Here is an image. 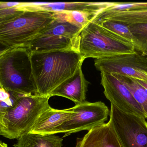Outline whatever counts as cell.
<instances>
[{"mask_svg": "<svg viewBox=\"0 0 147 147\" xmlns=\"http://www.w3.org/2000/svg\"><path fill=\"white\" fill-rule=\"evenodd\" d=\"M29 54L38 96L51 98L53 91L72 77L85 59L74 50Z\"/></svg>", "mask_w": 147, "mask_h": 147, "instance_id": "6da1fadb", "label": "cell"}, {"mask_svg": "<svg viewBox=\"0 0 147 147\" xmlns=\"http://www.w3.org/2000/svg\"><path fill=\"white\" fill-rule=\"evenodd\" d=\"M79 38V51L85 59H98L136 52L133 43L91 21L82 28Z\"/></svg>", "mask_w": 147, "mask_h": 147, "instance_id": "7a4b0ae2", "label": "cell"}, {"mask_svg": "<svg viewBox=\"0 0 147 147\" xmlns=\"http://www.w3.org/2000/svg\"><path fill=\"white\" fill-rule=\"evenodd\" d=\"M54 19L53 13L25 11L20 17L0 28V44L8 48L28 49Z\"/></svg>", "mask_w": 147, "mask_h": 147, "instance_id": "3957f363", "label": "cell"}, {"mask_svg": "<svg viewBox=\"0 0 147 147\" xmlns=\"http://www.w3.org/2000/svg\"><path fill=\"white\" fill-rule=\"evenodd\" d=\"M50 98L32 95L21 96L3 117L4 137L17 140L29 133L40 115L51 107Z\"/></svg>", "mask_w": 147, "mask_h": 147, "instance_id": "277c9868", "label": "cell"}, {"mask_svg": "<svg viewBox=\"0 0 147 147\" xmlns=\"http://www.w3.org/2000/svg\"><path fill=\"white\" fill-rule=\"evenodd\" d=\"M18 48H12L0 57V81L3 88L9 92L36 96L29 52L18 66L15 59Z\"/></svg>", "mask_w": 147, "mask_h": 147, "instance_id": "5b68a950", "label": "cell"}, {"mask_svg": "<svg viewBox=\"0 0 147 147\" xmlns=\"http://www.w3.org/2000/svg\"><path fill=\"white\" fill-rule=\"evenodd\" d=\"M110 120L123 147H147L146 119L124 113L111 104Z\"/></svg>", "mask_w": 147, "mask_h": 147, "instance_id": "8992f818", "label": "cell"}, {"mask_svg": "<svg viewBox=\"0 0 147 147\" xmlns=\"http://www.w3.org/2000/svg\"><path fill=\"white\" fill-rule=\"evenodd\" d=\"M101 72L124 75L147 83V55L136 51L131 54L95 59Z\"/></svg>", "mask_w": 147, "mask_h": 147, "instance_id": "52a82bcc", "label": "cell"}, {"mask_svg": "<svg viewBox=\"0 0 147 147\" xmlns=\"http://www.w3.org/2000/svg\"><path fill=\"white\" fill-rule=\"evenodd\" d=\"M74 113L63 125L61 133L64 137L83 130H89L105 123L108 120L110 111L101 102H84L73 107Z\"/></svg>", "mask_w": 147, "mask_h": 147, "instance_id": "ba28073f", "label": "cell"}, {"mask_svg": "<svg viewBox=\"0 0 147 147\" xmlns=\"http://www.w3.org/2000/svg\"><path fill=\"white\" fill-rule=\"evenodd\" d=\"M101 76L104 93L111 104L124 113L145 118L142 108L116 74L101 72Z\"/></svg>", "mask_w": 147, "mask_h": 147, "instance_id": "9c48e42d", "label": "cell"}, {"mask_svg": "<svg viewBox=\"0 0 147 147\" xmlns=\"http://www.w3.org/2000/svg\"><path fill=\"white\" fill-rule=\"evenodd\" d=\"M113 4V2L21 3L18 6L22 11H41L55 13L78 11L95 16Z\"/></svg>", "mask_w": 147, "mask_h": 147, "instance_id": "30bf717a", "label": "cell"}, {"mask_svg": "<svg viewBox=\"0 0 147 147\" xmlns=\"http://www.w3.org/2000/svg\"><path fill=\"white\" fill-rule=\"evenodd\" d=\"M75 147H123L111 121L88 131L83 138H77Z\"/></svg>", "mask_w": 147, "mask_h": 147, "instance_id": "8fae6325", "label": "cell"}, {"mask_svg": "<svg viewBox=\"0 0 147 147\" xmlns=\"http://www.w3.org/2000/svg\"><path fill=\"white\" fill-rule=\"evenodd\" d=\"M73 113V108L58 110L50 107L40 115L29 133L42 135L61 133L62 127Z\"/></svg>", "mask_w": 147, "mask_h": 147, "instance_id": "7c38bea8", "label": "cell"}, {"mask_svg": "<svg viewBox=\"0 0 147 147\" xmlns=\"http://www.w3.org/2000/svg\"><path fill=\"white\" fill-rule=\"evenodd\" d=\"M90 83L86 80L82 72V66L71 77L57 87L51 93L54 96L63 97L70 99L76 104L84 102Z\"/></svg>", "mask_w": 147, "mask_h": 147, "instance_id": "4fadbf2b", "label": "cell"}, {"mask_svg": "<svg viewBox=\"0 0 147 147\" xmlns=\"http://www.w3.org/2000/svg\"><path fill=\"white\" fill-rule=\"evenodd\" d=\"M79 38L72 39L57 35L40 36L31 43L27 49L30 53L69 50L79 51Z\"/></svg>", "mask_w": 147, "mask_h": 147, "instance_id": "5bb4252c", "label": "cell"}, {"mask_svg": "<svg viewBox=\"0 0 147 147\" xmlns=\"http://www.w3.org/2000/svg\"><path fill=\"white\" fill-rule=\"evenodd\" d=\"M105 20L115 21L127 25L147 24V9L120 12L102 11L93 16L91 21L98 23Z\"/></svg>", "mask_w": 147, "mask_h": 147, "instance_id": "9a60e30c", "label": "cell"}, {"mask_svg": "<svg viewBox=\"0 0 147 147\" xmlns=\"http://www.w3.org/2000/svg\"><path fill=\"white\" fill-rule=\"evenodd\" d=\"M63 139L55 135L24 134L17 139L14 147H62Z\"/></svg>", "mask_w": 147, "mask_h": 147, "instance_id": "2e32d148", "label": "cell"}, {"mask_svg": "<svg viewBox=\"0 0 147 147\" xmlns=\"http://www.w3.org/2000/svg\"><path fill=\"white\" fill-rule=\"evenodd\" d=\"M82 29L69 22L55 19L38 37L43 35H57L77 39L79 38Z\"/></svg>", "mask_w": 147, "mask_h": 147, "instance_id": "e0dca14e", "label": "cell"}, {"mask_svg": "<svg viewBox=\"0 0 147 147\" xmlns=\"http://www.w3.org/2000/svg\"><path fill=\"white\" fill-rule=\"evenodd\" d=\"M133 95L136 102L142 108L145 118L147 119V91L138 83L137 80L130 77L115 74Z\"/></svg>", "mask_w": 147, "mask_h": 147, "instance_id": "ac0fdd59", "label": "cell"}, {"mask_svg": "<svg viewBox=\"0 0 147 147\" xmlns=\"http://www.w3.org/2000/svg\"><path fill=\"white\" fill-rule=\"evenodd\" d=\"M55 19L69 22L80 28L86 26L93 17L90 14L78 11L53 13Z\"/></svg>", "mask_w": 147, "mask_h": 147, "instance_id": "d6986e66", "label": "cell"}, {"mask_svg": "<svg viewBox=\"0 0 147 147\" xmlns=\"http://www.w3.org/2000/svg\"><path fill=\"white\" fill-rule=\"evenodd\" d=\"M20 2H0V28L21 16L25 11L17 6Z\"/></svg>", "mask_w": 147, "mask_h": 147, "instance_id": "ffe728a7", "label": "cell"}, {"mask_svg": "<svg viewBox=\"0 0 147 147\" xmlns=\"http://www.w3.org/2000/svg\"><path fill=\"white\" fill-rule=\"evenodd\" d=\"M98 24L134 44V35L130 31L129 25L110 20H105Z\"/></svg>", "mask_w": 147, "mask_h": 147, "instance_id": "44dd1931", "label": "cell"}, {"mask_svg": "<svg viewBox=\"0 0 147 147\" xmlns=\"http://www.w3.org/2000/svg\"><path fill=\"white\" fill-rule=\"evenodd\" d=\"M134 37V45L136 51L147 43V24L129 25Z\"/></svg>", "mask_w": 147, "mask_h": 147, "instance_id": "7402d4cb", "label": "cell"}, {"mask_svg": "<svg viewBox=\"0 0 147 147\" xmlns=\"http://www.w3.org/2000/svg\"><path fill=\"white\" fill-rule=\"evenodd\" d=\"M147 9V2H113L111 6L102 11L106 12H120Z\"/></svg>", "mask_w": 147, "mask_h": 147, "instance_id": "603a6c76", "label": "cell"}, {"mask_svg": "<svg viewBox=\"0 0 147 147\" xmlns=\"http://www.w3.org/2000/svg\"><path fill=\"white\" fill-rule=\"evenodd\" d=\"M22 96L23 95L14 93L13 96L9 100L6 101H0V122L2 124L3 119L7 111L14 105L16 101Z\"/></svg>", "mask_w": 147, "mask_h": 147, "instance_id": "cb8c5ba5", "label": "cell"}, {"mask_svg": "<svg viewBox=\"0 0 147 147\" xmlns=\"http://www.w3.org/2000/svg\"><path fill=\"white\" fill-rule=\"evenodd\" d=\"M0 135H2L3 137L5 136V127L1 122H0Z\"/></svg>", "mask_w": 147, "mask_h": 147, "instance_id": "d4e9b609", "label": "cell"}, {"mask_svg": "<svg viewBox=\"0 0 147 147\" xmlns=\"http://www.w3.org/2000/svg\"><path fill=\"white\" fill-rule=\"evenodd\" d=\"M13 48H7L6 49H5V50H3L2 51H0V57L1 56H2L3 54H5V53L7 52L9 50H11V49H12Z\"/></svg>", "mask_w": 147, "mask_h": 147, "instance_id": "484cf974", "label": "cell"}, {"mask_svg": "<svg viewBox=\"0 0 147 147\" xmlns=\"http://www.w3.org/2000/svg\"><path fill=\"white\" fill-rule=\"evenodd\" d=\"M0 147H8V146L7 144H5L4 142H1Z\"/></svg>", "mask_w": 147, "mask_h": 147, "instance_id": "4316f807", "label": "cell"}, {"mask_svg": "<svg viewBox=\"0 0 147 147\" xmlns=\"http://www.w3.org/2000/svg\"><path fill=\"white\" fill-rule=\"evenodd\" d=\"M1 45H1L0 44V46ZM7 48H3V47H0V51H3V50H5V49H6Z\"/></svg>", "mask_w": 147, "mask_h": 147, "instance_id": "83f0119b", "label": "cell"}, {"mask_svg": "<svg viewBox=\"0 0 147 147\" xmlns=\"http://www.w3.org/2000/svg\"><path fill=\"white\" fill-rule=\"evenodd\" d=\"M0 88H3L2 85L1 83V81H0Z\"/></svg>", "mask_w": 147, "mask_h": 147, "instance_id": "f1b7e54d", "label": "cell"}, {"mask_svg": "<svg viewBox=\"0 0 147 147\" xmlns=\"http://www.w3.org/2000/svg\"><path fill=\"white\" fill-rule=\"evenodd\" d=\"M1 141H0V145H1Z\"/></svg>", "mask_w": 147, "mask_h": 147, "instance_id": "f546056e", "label": "cell"}]
</instances>
